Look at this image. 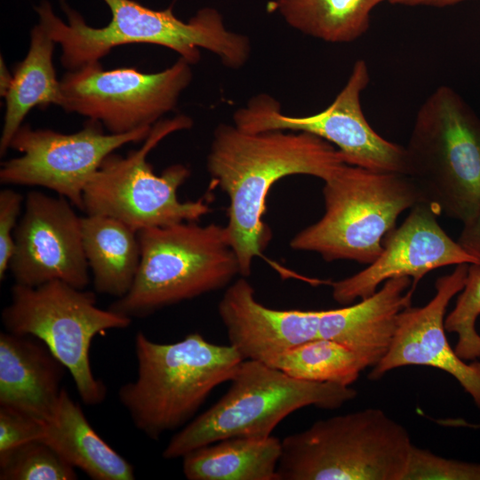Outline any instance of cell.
I'll use <instances>...</instances> for the list:
<instances>
[{
	"mask_svg": "<svg viewBox=\"0 0 480 480\" xmlns=\"http://www.w3.org/2000/svg\"><path fill=\"white\" fill-rule=\"evenodd\" d=\"M45 423L23 412L0 406V453L19 445L44 440Z\"/></svg>",
	"mask_w": 480,
	"mask_h": 480,
	"instance_id": "cell-29",
	"label": "cell"
},
{
	"mask_svg": "<svg viewBox=\"0 0 480 480\" xmlns=\"http://www.w3.org/2000/svg\"><path fill=\"white\" fill-rule=\"evenodd\" d=\"M411 285L408 276L390 278L358 303L322 310L318 338L345 346L365 368L375 366L391 345L399 314L412 306Z\"/></svg>",
	"mask_w": 480,
	"mask_h": 480,
	"instance_id": "cell-19",
	"label": "cell"
},
{
	"mask_svg": "<svg viewBox=\"0 0 480 480\" xmlns=\"http://www.w3.org/2000/svg\"><path fill=\"white\" fill-rule=\"evenodd\" d=\"M468 264L456 265L435 283L436 294L422 307H408L398 316L396 329L385 356L368 378L377 380L402 366H430L451 374L480 408V362L467 364L446 338L444 316L452 299L464 287Z\"/></svg>",
	"mask_w": 480,
	"mask_h": 480,
	"instance_id": "cell-16",
	"label": "cell"
},
{
	"mask_svg": "<svg viewBox=\"0 0 480 480\" xmlns=\"http://www.w3.org/2000/svg\"><path fill=\"white\" fill-rule=\"evenodd\" d=\"M186 116L155 124L139 149L125 156L109 154L84 188V211L119 220L135 231L182 221H198L211 212L204 197L182 202L179 188L190 175L188 166L175 164L156 174L148 156L169 134L189 129Z\"/></svg>",
	"mask_w": 480,
	"mask_h": 480,
	"instance_id": "cell-10",
	"label": "cell"
},
{
	"mask_svg": "<svg viewBox=\"0 0 480 480\" xmlns=\"http://www.w3.org/2000/svg\"><path fill=\"white\" fill-rule=\"evenodd\" d=\"M378 408L319 420L282 440L278 480H404L412 446Z\"/></svg>",
	"mask_w": 480,
	"mask_h": 480,
	"instance_id": "cell-7",
	"label": "cell"
},
{
	"mask_svg": "<svg viewBox=\"0 0 480 480\" xmlns=\"http://www.w3.org/2000/svg\"><path fill=\"white\" fill-rule=\"evenodd\" d=\"M425 202L462 224L480 212V119L452 88L437 87L417 111L405 147Z\"/></svg>",
	"mask_w": 480,
	"mask_h": 480,
	"instance_id": "cell-6",
	"label": "cell"
},
{
	"mask_svg": "<svg viewBox=\"0 0 480 480\" xmlns=\"http://www.w3.org/2000/svg\"><path fill=\"white\" fill-rule=\"evenodd\" d=\"M66 371L37 338L0 333V406L46 424L56 413Z\"/></svg>",
	"mask_w": 480,
	"mask_h": 480,
	"instance_id": "cell-18",
	"label": "cell"
},
{
	"mask_svg": "<svg viewBox=\"0 0 480 480\" xmlns=\"http://www.w3.org/2000/svg\"><path fill=\"white\" fill-rule=\"evenodd\" d=\"M404 480H480V463L447 459L412 444Z\"/></svg>",
	"mask_w": 480,
	"mask_h": 480,
	"instance_id": "cell-28",
	"label": "cell"
},
{
	"mask_svg": "<svg viewBox=\"0 0 480 480\" xmlns=\"http://www.w3.org/2000/svg\"><path fill=\"white\" fill-rule=\"evenodd\" d=\"M85 258L98 293L116 299L131 289L140 262L138 232L115 218L81 217Z\"/></svg>",
	"mask_w": 480,
	"mask_h": 480,
	"instance_id": "cell-22",
	"label": "cell"
},
{
	"mask_svg": "<svg viewBox=\"0 0 480 480\" xmlns=\"http://www.w3.org/2000/svg\"><path fill=\"white\" fill-rule=\"evenodd\" d=\"M227 393L169 441L164 459L236 436L268 437L289 414L307 406L333 410L356 398L349 386L301 380L254 360H244Z\"/></svg>",
	"mask_w": 480,
	"mask_h": 480,
	"instance_id": "cell-8",
	"label": "cell"
},
{
	"mask_svg": "<svg viewBox=\"0 0 480 480\" xmlns=\"http://www.w3.org/2000/svg\"><path fill=\"white\" fill-rule=\"evenodd\" d=\"M480 315V264H468L463 289L460 292L454 308L444 319L448 332L458 334L456 354L463 360L480 357V335L476 322Z\"/></svg>",
	"mask_w": 480,
	"mask_h": 480,
	"instance_id": "cell-27",
	"label": "cell"
},
{
	"mask_svg": "<svg viewBox=\"0 0 480 480\" xmlns=\"http://www.w3.org/2000/svg\"><path fill=\"white\" fill-rule=\"evenodd\" d=\"M57 44L44 26L37 22L30 32L27 55L13 70L11 84L4 95L5 112L0 138V155L10 148V143L35 107H62L63 94L57 79L52 56Z\"/></svg>",
	"mask_w": 480,
	"mask_h": 480,
	"instance_id": "cell-21",
	"label": "cell"
},
{
	"mask_svg": "<svg viewBox=\"0 0 480 480\" xmlns=\"http://www.w3.org/2000/svg\"><path fill=\"white\" fill-rule=\"evenodd\" d=\"M111 19L102 28L89 26L84 17L63 3L68 22L53 11L48 0L35 7L41 23L60 45L62 66L68 71L100 62L112 49L128 44H151L169 48L191 65L200 60V49L217 55L229 68L244 67L251 55V43L243 34L228 30L213 8L197 11L188 21L172 9L153 10L134 0H102Z\"/></svg>",
	"mask_w": 480,
	"mask_h": 480,
	"instance_id": "cell-2",
	"label": "cell"
},
{
	"mask_svg": "<svg viewBox=\"0 0 480 480\" xmlns=\"http://www.w3.org/2000/svg\"><path fill=\"white\" fill-rule=\"evenodd\" d=\"M137 376L118 390L135 428L152 440L188 424L212 391L230 381L244 361L230 345L198 332L174 343L135 336Z\"/></svg>",
	"mask_w": 480,
	"mask_h": 480,
	"instance_id": "cell-3",
	"label": "cell"
},
{
	"mask_svg": "<svg viewBox=\"0 0 480 480\" xmlns=\"http://www.w3.org/2000/svg\"><path fill=\"white\" fill-rule=\"evenodd\" d=\"M132 320L99 308L94 292L59 280L34 287L14 284L2 311L4 330L42 340L71 374L84 404L92 406L107 396L105 384L92 371V340L108 330L127 328Z\"/></svg>",
	"mask_w": 480,
	"mask_h": 480,
	"instance_id": "cell-9",
	"label": "cell"
},
{
	"mask_svg": "<svg viewBox=\"0 0 480 480\" xmlns=\"http://www.w3.org/2000/svg\"><path fill=\"white\" fill-rule=\"evenodd\" d=\"M458 243L480 261V212L469 222L463 224Z\"/></svg>",
	"mask_w": 480,
	"mask_h": 480,
	"instance_id": "cell-31",
	"label": "cell"
},
{
	"mask_svg": "<svg viewBox=\"0 0 480 480\" xmlns=\"http://www.w3.org/2000/svg\"><path fill=\"white\" fill-rule=\"evenodd\" d=\"M75 468L93 480H132V465L92 428L80 405L62 389L44 440Z\"/></svg>",
	"mask_w": 480,
	"mask_h": 480,
	"instance_id": "cell-20",
	"label": "cell"
},
{
	"mask_svg": "<svg viewBox=\"0 0 480 480\" xmlns=\"http://www.w3.org/2000/svg\"><path fill=\"white\" fill-rule=\"evenodd\" d=\"M377 4L379 0H274L268 7L307 36L344 44L368 31L371 12Z\"/></svg>",
	"mask_w": 480,
	"mask_h": 480,
	"instance_id": "cell-24",
	"label": "cell"
},
{
	"mask_svg": "<svg viewBox=\"0 0 480 480\" xmlns=\"http://www.w3.org/2000/svg\"><path fill=\"white\" fill-rule=\"evenodd\" d=\"M229 345L244 360L274 367L289 349L318 338L322 310H281L259 302L252 285L240 276L218 304Z\"/></svg>",
	"mask_w": 480,
	"mask_h": 480,
	"instance_id": "cell-17",
	"label": "cell"
},
{
	"mask_svg": "<svg viewBox=\"0 0 480 480\" xmlns=\"http://www.w3.org/2000/svg\"><path fill=\"white\" fill-rule=\"evenodd\" d=\"M324 182V215L298 232L290 246L325 261L371 264L399 215L424 201L413 180L401 173L345 164Z\"/></svg>",
	"mask_w": 480,
	"mask_h": 480,
	"instance_id": "cell-5",
	"label": "cell"
},
{
	"mask_svg": "<svg viewBox=\"0 0 480 480\" xmlns=\"http://www.w3.org/2000/svg\"><path fill=\"white\" fill-rule=\"evenodd\" d=\"M140 262L129 292L108 308L130 318L228 287L240 276L226 226L182 221L138 231Z\"/></svg>",
	"mask_w": 480,
	"mask_h": 480,
	"instance_id": "cell-4",
	"label": "cell"
},
{
	"mask_svg": "<svg viewBox=\"0 0 480 480\" xmlns=\"http://www.w3.org/2000/svg\"><path fill=\"white\" fill-rule=\"evenodd\" d=\"M274 368L301 380L350 386L365 366L340 343L317 338L286 351Z\"/></svg>",
	"mask_w": 480,
	"mask_h": 480,
	"instance_id": "cell-25",
	"label": "cell"
},
{
	"mask_svg": "<svg viewBox=\"0 0 480 480\" xmlns=\"http://www.w3.org/2000/svg\"><path fill=\"white\" fill-rule=\"evenodd\" d=\"M438 210L428 202L411 208L404 221L389 232L383 248L368 267L340 281L332 282V298L340 305L372 295L378 286L394 277L412 278V287L428 272L442 267L480 261L443 229Z\"/></svg>",
	"mask_w": 480,
	"mask_h": 480,
	"instance_id": "cell-15",
	"label": "cell"
},
{
	"mask_svg": "<svg viewBox=\"0 0 480 480\" xmlns=\"http://www.w3.org/2000/svg\"><path fill=\"white\" fill-rule=\"evenodd\" d=\"M282 440L268 437L225 438L182 457L188 480H278Z\"/></svg>",
	"mask_w": 480,
	"mask_h": 480,
	"instance_id": "cell-23",
	"label": "cell"
},
{
	"mask_svg": "<svg viewBox=\"0 0 480 480\" xmlns=\"http://www.w3.org/2000/svg\"><path fill=\"white\" fill-rule=\"evenodd\" d=\"M12 78V75L8 71L7 67L4 64V61L3 60V58L1 57V96L4 97L6 92L8 91V88L11 84V81Z\"/></svg>",
	"mask_w": 480,
	"mask_h": 480,
	"instance_id": "cell-33",
	"label": "cell"
},
{
	"mask_svg": "<svg viewBox=\"0 0 480 480\" xmlns=\"http://www.w3.org/2000/svg\"><path fill=\"white\" fill-rule=\"evenodd\" d=\"M369 83L368 66L364 60H357L346 84L324 110L305 116H287L275 99L260 94L234 113V124L251 132L282 130L312 133L333 145L348 165L408 175L405 147L379 135L363 112L361 94Z\"/></svg>",
	"mask_w": 480,
	"mask_h": 480,
	"instance_id": "cell-11",
	"label": "cell"
},
{
	"mask_svg": "<svg viewBox=\"0 0 480 480\" xmlns=\"http://www.w3.org/2000/svg\"><path fill=\"white\" fill-rule=\"evenodd\" d=\"M465 1L471 0H379V4L382 2H388L392 4H402L408 6L416 5H428L435 7H444L448 5L456 4Z\"/></svg>",
	"mask_w": 480,
	"mask_h": 480,
	"instance_id": "cell-32",
	"label": "cell"
},
{
	"mask_svg": "<svg viewBox=\"0 0 480 480\" xmlns=\"http://www.w3.org/2000/svg\"><path fill=\"white\" fill-rule=\"evenodd\" d=\"M345 164L333 145L312 133L251 132L228 124L216 127L206 166L212 181L228 197L226 228L240 276H250L253 260L262 255L271 239L263 215L272 186L298 174L325 181Z\"/></svg>",
	"mask_w": 480,
	"mask_h": 480,
	"instance_id": "cell-1",
	"label": "cell"
},
{
	"mask_svg": "<svg viewBox=\"0 0 480 480\" xmlns=\"http://www.w3.org/2000/svg\"><path fill=\"white\" fill-rule=\"evenodd\" d=\"M25 198L11 188L0 191V280L5 278L15 242L14 231Z\"/></svg>",
	"mask_w": 480,
	"mask_h": 480,
	"instance_id": "cell-30",
	"label": "cell"
},
{
	"mask_svg": "<svg viewBox=\"0 0 480 480\" xmlns=\"http://www.w3.org/2000/svg\"><path fill=\"white\" fill-rule=\"evenodd\" d=\"M191 80V64L180 57L156 73L105 70L100 62L91 63L63 76L61 108L99 122L109 133L124 134L152 127L173 110Z\"/></svg>",
	"mask_w": 480,
	"mask_h": 480,
	"instance_id": "cell-12",
	"label": "cell"
},
{
	"mask_svg": "<svg viewBox=\"0 0 480 480\" xmlns=\"http://www.w3.org/2000/svg\"><path fill=\"white\" fill-rule=\"evenodd\" d=\"M152 127L105 133L89 119L83 129L62 133L22 124L10 143L20 155L1 164L0 182L51 189L84 211V188L105 157L125 144L144 141Z\"/></svg>",
	"mask_w": 480,
	"mask_h": 480,
	"instance_id": "cell-13",
	"label": "cell"
},
{
	"mask_svg": "<svg viewBox=\"0 0 480 480\" xmlns=\"http://www.w3.org/2000/svg\"><path fill=\"white\" fill-rule=\"evenodd\" d=\"M76 468L43 440L0 453L1 480H75Z\"/></svg>",
	"mask_w": 480,
	"mask_h": 480,
	"instance_id": "cell-26",
	"label": "cell"
},
{
	"mask_svg": "<svg viewBox=\"0 0 480 480\" xmlns=\"http://www.w3.org/2000/svg\"><path fill=\"white\" fill-rule=\"evenodd\" d=\"M65 197L30 191L14 231L9 263L15 284L38 286L59 280L79 289L90 282L81 217Z\"/></svg>",
	"mask_w": 480,
	"mask_h": 480,
	"instance_id": "cell-14",
	"label": "cell"
}]
</instances>
